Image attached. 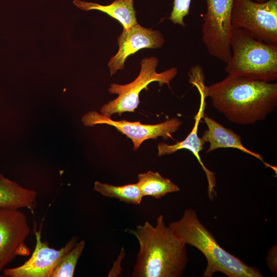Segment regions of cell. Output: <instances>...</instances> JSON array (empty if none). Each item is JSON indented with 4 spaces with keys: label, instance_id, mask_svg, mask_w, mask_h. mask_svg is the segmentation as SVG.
Returning a JSON list of instances; mask_svg holds the SVG:
<instances>
[{
    "label": "cell",
    "instance_id": "cell-13",
    "mask_svg": "<svg viewBox=\"0 0 277 277\" xmlns=\"http://www.w3.org/2000/svg\"><path fill=\"white\" fill-rule=\"evenodd\" d=\"M202 118L207 127L201 137L205 143L209 144L207 153L219 148L237 149L259 159L266 167L271 168L276 173V167L266 163L261 154L251 151L243 146L239 134L205 114Z\"/></svg>",
    "mask_w": 277,
    "mask_h": 277
},
{
    "label": "cell",
    "instance_id": "cell-9",
    "mask_svg": "<svg viewBox=\"0 0 277 277\" xmlns=\"http://www.w3.org/2000/svg\"><path fill=\"white\" fill-rule=\"evenodd\" d=\"M30 232L26 216L19 209L0 208V272L16 255L29 254L25 241Z\"/></svg>",
    "mask_w": 277,
    "mask_h": 277
},
{
    "label": "cell",
    "instance_id": "cell-1",
    "mask_svg": "<svg viewBox=\"0 0 277 277\" xmlns=\"http://www.w3.org/2000/svg\"><path fill=\"white\" fill-rule=\"evenodd\" d=\"M213 106L230 122L249 125L264 120L277 106L276 83L228 75L206 87Z\"/></svg>",
    "mask_w": 277,
    "mask_h": 277
},
{
    "label": "cell",
    "instance_id": "cell-22",
    "mask_svg": "<svg viewBox=\"0 0 277 277\" xmlns=\"http://www.w3.org/2000/svg\"><path fill=\"white\" fill-rule=\"evenodd\" d=\"M267 0H255V1L258 2H265Z\"/></svg>",
    "mask_w": 277,
    "mask_h": 277
},
{
    "label": "cell",
    "instance_id": "cell-18",
    "mask_svg": "<svg viewBox=\"0 0 277 277\" xmlns=\"http://www.w3.org/2000/svg\"><path fill=\"white\" fill-rule=\"evenodd\" d=\"M85 245L84 240L77 242L73 248L61 257L50 277H72Z\"/></svg>",
    "mask_w": 277,
    "mask_h": 277
},
{
    "label": "cell",
    "instance_id": "cell-15",
    "mask_svg": "<svg viewBox=\"0 0 277 277\" xmlns=\"http://www.w3.org/2000/svg\"><path fill=\"white\" fill-rule=\"evenodd\" d=\"M73 2L82 10H97L106 13L118 21L123 29H127L137 24L133 0H115L108 5L81 0H74Z\"/></svg>",
    "mask_w": 277,
    "mask_h": 277
},
{
    "label": "cell",
    "instance_id": "cell-14",
    "mask_svg": "<svg viewBox=\"0 0 277 277\" xmlns=\"http://www.w3.org/2000/svg\"><path fill=\"white\" fill-rule=\"evenodd\" d=\"M36 197L35 190L24 188L0 173V208H26L33 212Z\"/></svg>",
    "mask_w": 277,
    "mask_h": 277
},
{
    "label": "cell",
    "instance_id": "cell-12",
    "mask_svg": "<svg viewBox=\"0 0 277 277\" xmlns=\"http://www.w3.org/2000/svg\"><path fill=\"white\" fill-rule=\"evenodd\" d=\"M197 89L200 95V104L198 112L194 117L195 122L191 131L185 140L181 142H177L175 144L168 145L164 143H159L157 145L158 156L170 155L182 149H186L191 151L198 161L206 174L208 182V194L209 197L212 199L216 194L214 189L215 186V174L206 168L200 157V152L203 150L205 143L201 137L198 136L197 134L200 122L205 115V110L206 106L205 99L207 96L204 86H199Z\"/></svg>",
    "mask_w": 277,
    "mask_h": 277
},
{
    "label": "cell",
    "instance_id": "cell-4",
    "mask_svg": "<svg viewBox=\"0 0 277 277\" xmlns=\"http://www.w3.org/2000/svg\"><path fill=\"white\" fill-rule=\"evenodd\" d=\"M230 46L231 55L225 67L228 75L267 82L276 80L277 45L258 40L232 26Z\"/></svg>",
    "mask_w": 277,
    "mask_h": 277
},
{
    "label": "cell",
    "instance_id": "cell-20",
    "mask_svg": "<svg viewBox=\"0 0 277 277\" xmlns=\"http://www.w3.org/2000/svg\"><path fill=\"white\" fill-rule=\"evenodd\" d=\"M124 255V251L122 250L121 253L118 256V259L114 262L113 266L111 270L109 271L108 276H115L118 275L121 273L122 268L121 267V264L122 260H123Z\"/></svg>",
    "mask_w": 277,
    "mask_h": 277
},
{
    "label": "cell",
    "instance_id": "cell-5",
    "mask_svg": "<svg viewBox=\"0 0 277 277\" xmlns=\"http://www.w3.org/2000/svg\"><path fill=\"white\" fill-rule=\"evenodd\" d=\"M158 64L159 60L154 56L144 58L141 61L140 73L133 81L126 85L111 84L109 93L118 94V96L104 105L101 108V114L110 117L115 113L121 115L125 112H134L140 103V92L144 89L147 90L151 82H157L160 86L166 84L170 89V82L176 75L177 69L173 67L157 73L156 69Z\"/></svg>",
    "mask_w": 277,
    "mask_h": 277
},
{
    "label": "cell",
    "instance_id": "cell-3",
    "mask_svg": "<svg viewBox=\"0 0 277 277\" xmlns=\"http://www.w3.org/2000/svg\"><path fill=\"white\" fill-rule=\"evenodd\" d=\"M169 226L181 241L195 247L205 256L207 266L203 276L211 277L217 272L228 277L263 276L257 268L246 265L223 249L200 221L193 209H186L181 219Z\"/></svg>",
    "mask_w": 277,
    "mask_h": 277
},
{
    "label": "cell",
    "instance_id": "cell-6",
    "mask_svg": "<svg viewBox=\"0 0 277 277\" xmlns=\"http://www.w3.org/2000/svg\"><path fill=\"white\" fill-rule=\"evenodd\" d=\"M231 24L258 40L277 45V0H234Z\"/></svg>",
    "mask_w": 277,
    "mask_h": 277
},
{
    "label": "cell",
    "instance_id": "cell-21",
    "mask_svg": "<svg viewBox=\"0 0 277 277\" xmlns=\"http://www.w3.org/2000/svg\"><path fill=\"white\" fill-rule=\"evenodd\" d=\"M270 253L269 254L268 257V263H270L269 264V266L270 268V270L271 271H275V266L273 265V263H272V260L275 262V256H276V253L275 254V252H276V249L273 250V248L271 249V250L270 251Z\"/></svg>",
    "mask_w": 277,
    "mask_h": 277
},
{
    "label": "cell",
    "instance_id": "cell-17",
    "mask_svg": "<svg viewBox=\"0 0 277 277\" xmlns=\"http://www.w3.org/2000/svg\"><path fill=\"white\" fill-rule=\"evenodd\" d=\"M93 190L102 195L128 204L140 205L144 197L137 183L115 186L96 181Z\"/></svg>",
    "mask_w": 277,
    "mask_h": 277
},
{
    "label": "cell",
    "instance_id": "cell-2",
    "mask_svg": "<svg viewBox=\"0 0 277 277\" xmlns=\"http://www.w3.org/2000/svg\"><path fill=\"white\" fill-rule=\"evenodd\" d=\"M130 233L139 243L132 277H179L187 264L186 245L160 215L155 226L148 221Z\"/></svg>",
    "mask_w": 277,
    "mask_h": 277
},
{
    "label": "cell",
    "instance_id": "cell-7",
    "mask_svg": "<svg viewBox=\"0 0 277 277\" xmlns=\"http://www.w3.org/2000/svg\"><path fill=\"white\" fill-rule=\"evenodd\" d=\"M202 26V41L208 53L227 64L231 55L230 37L234 0H206Z\"/></svg>",
    "mask_w": 277,
    "mask_h": 277
},
{
    "label": "cell",
    "instance_id": "cell-8",
    "mask_svg": "<svg viewBox=\"0 0 277 277\" xmlns=\"http://www.w3.org/2000/svg\"><path fill=\"white\" fill-rule=\"evenodd\" d=\"M82 121L86 126L106 124L115 127L132 141L134 151L137 150L141 144L147 140H155L159 136L162 137L165 140L173 138L172 134L178 130L182 124V121L177 117L154 125L143 124L140 121H117L95 111L85 114L82 117Z\"/></svg>",
    "mask_w": 277,
    "mask_h": 277
},
{
    "label": "cell",
    "instance_id": "cell-16",
    "mask_svg": "<svg viewBox=\"0 0 277 277\" xmlns=\"http://www.w3.org/2000/svg\"><path fill=\"white\" fill-rule=\"evenodd\" d=\"M137 184L143 196L160 199L167 194L179 191V187L158 172L149 171L138 175Z\"/></svg>",
    "mask_w": 277,
    "mask_h": 277
},
{
    "label": "cell",
    "instance_id": "cell-11",
    "mask_svg": "<svg viewBox=\"0 0 277 277\" xmlns=\"http://www.w3.org/2000/svg\"><path fill=\"white\" fill-rule=\"evenodd\" d=\"M164 42V36L159 31L145 28L138 23L127 29H123L117 38L118 50L108 64L110 76L118 70L124 69L125 62L129 56L142 49L160 48Z\"/></svg>",
    "mask_w": 277,
    "mask_h": 277
},
{
    "label": "cell",
    "instance_id": "cell-10",
    "mask_svg": "<svg viewBox=\"0 0 277 277\" xmlns=\"http://www.w3.org/2000/svg\"><path fill=\"white\" fill-rule=\"evenodd\" d=\"M36 244L31 257L21 266L5 268L4 274L9 277H50L57 262L77 242L72 238L59 249L51 248L41 240V231L34 230Z\"/></svg>",
    "mask_w": 277,
    "mask_h": 277
},
{
    "label": "cell",
    "instance_id": "cell-19",
    "mask_svg": "<svg viewBox=\"0 0 277 277\" xmlns=\"http://www.w3.org/2000/svg\"><path fill=\"white\" fill-rule=\"evenodd\" d=\"M191 0H174L172 10L168 18L174 24L186 26L184 18L189 14Z\"/></svg>",
    "mask_w": 277,
    "mask_h": 277
}]
</instances>
